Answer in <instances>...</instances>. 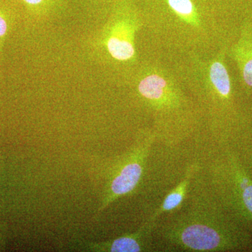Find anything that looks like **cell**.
<instances>
[{
    "instance_id": "obj_10",
    "label": "cell",
    "mask_w": 252,
    "mask_h": 252,
    "mask_svg": "<svg viewBox=\"0 0 252 252\" xmlns=\"http://www.w3.org/2000/svg\"><path fill=\"white\" fill-rule=\"evenodd\" d=\"M167 6L172 12L186 21H193L197 11L192 0H166Z\"/></svg>"
},
{
    "instance_id": "obj_5",
    "label": "cell",
    "mask_w": 252,
    "mask_h": 252,
    "mask_svg": "<svg viewBox=\"0 0 252 252\" xmlns=\"http://www.w3.org/2000/svg\"><path fill=\"white\" fill-rule=\"evenodd\" d=\"M140 18L132 0H115L112 14L100 38V45L114 61L134 62L135 37Z\"/></svg>"
},
{
    "instance_id": "obj_7",
    "label": "cell",
    "mask_w": 252,
    "mask_h": 252,
    "mask_svg": "<svg viewBox=\"0 0 252 252\" xmlns=\"http://www.w3.org/2000/svg\"><path fill=\"white\" fill-rule=\"evenodd\" d=\"M244 82L252 88V28H244L241 37L233 51Z\"/></svg>"
},
{
    "instance_id": "obj_1",
    "label": "cell",
    "mask_w": 252,
    "mask_h": 252,
    "mask_svg": "<svg viewBox=\"0 0 252 252\" xmlns=\"http://www.w3.org/2000/svg\"><path fill=\"white\" fill-rule=\"evenodd\" d=\"M157 220L153 232L170 251H248L252 235L230 217L215 196L201 165L180 210Z\"/></svg>"
},
{
    "instance_id": "obj_6",
    "label": "cell",
    "mask_w": 252,
    "mask_h": 252,
    "mask_svg": "<svg viewBox=\"0 0 252 252\" xmlns=\"http://www.w3.org/2000/svg\"><path fill=\"white\" fill-rule=\"evenodd\" d=\"M201 165V162L198 159L189 164L182 180L175 186V188L167 194L162 203L149 218L147 223L155 225L157 220L160 217L177 211L183 206L188 195L191 181Z\"/></svg>"
},
{
    "instance_id": "obj_8",
    "label": "cell",
    "mask_w": 252,
    "mask_h": 252,
    "mask_svg": "<svg viewBox=\"0 0 252 252\" xmlns=\"http://www.w3.org/2000/svg\"><path fill=\"white\" fill-rule=\"evenodd\" d=\"M17 17L16 0H0V82L3 79L5 44Z\"/></svg>"
},
{
    "instance_id": "obj_3",
    "label": "cell",
    "mask_w": 252,
    "mask_h": 252,
    "mask_svg": "<svg viewBox=\"0 0 252 252\" xmlns=\"http://www.w3.org/2000/svg\"><path fill=\"white\" fill-rule=\"evenodd\" d=\"M203 166L210 188L225 211L252 235V177L240 158L224 149Z\"/></svg>"
},
{
    "instance_id": "obj_4",
    "label": "cell",
    "mask_w": 252,
    "mask_h": 252,
    "mask_svg": "<svg viewBox=\"0 0 252 252\" xmlns=\"http://www.w3.org/2000/svg\"><path fill=\"white\" fill-rule=\"evenodd\" d=\"M202 74L206 81L196 92L203 109L206 112L210 130L220 145L225 144L227 132L225 117L233 108V94L229 74L221 56L212 60L204 66Z\"/></svg>"
},
{
    "instance_id": "obj_9",
    "label": "cell",
    "mask_w": 252,
    "mask_h": 252,
    "mask_svg": "<svg viewBox=\"0 0 252 252\" xmlns=\"http://www.w3.org/2000/svg\"><path fill=\"white\" fill-rule=\"evenodd\" d=\"M26 11L36 18L49 16L62 6V0H19Z\"/></svg>"
},
{
    "instance_id": "obj_2",
    "label": "cell",
    "mask_w": 252,
    "mask_h": 252,
    "mask_svg": "<svg viewBox=\"0 0 252 252\" xmlns=\"http://www.w3.org/2000/svg\"><path fill=\"white\" fill-rule=\"evenodd\" d=\"M137 91L153 113L158 142L174 149L188 140L195 122L187 115L185 96L168 76L154 69L144 72L137 82Z\"/></svg>"
}]
</instances>
